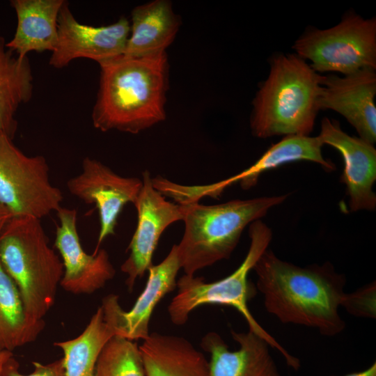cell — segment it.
<instances>
[{"instance_id": "cell-8", "label": "cell", "mask_w": 376, "mask_h": 376, "mask_svg": "<svg viewBox=\"0 0 376 376\" xmlns=\"http://www.w3.org/2000/svg\"><path fill=\"white\" fill-rule=\"evenodd\" d=\"M62 192L50 181L42 155L27 156L0 132V203L15 217L41 219L56 211Z\"/></svg>"}, {"instance_id": "cell-4", "label": "cell", "mask_w": 376, "mask_h": 376, "mask_svg": "<svg viewBox=\"0 0 376 376\" xmlns=\"http://www.w3.org/2000/svg\"><path fill=\"white\" fill-rule=\"evenodd\" d=\"M287 197L288 194L235 199L212 205L183 204L185 232L176 245L185 274L194 275L199 269L228 259L244 229Z\"/></svg>"}, {"instance_id": "cell-1", "label": "cell", "mask_w": 376, "mask_h": 376, "mask_svg": "<svg viewBox=\"0 0 376 376\" xmlns=\"http://www.w3.org/2000/svg\"><path fill=\"white\" fill-rule=\"evenodd\" d=\"M253 270L266 311L282 323L315 328L326 336L344 330L338 308L347 297L346 279L330 263L300 267L267 249Z\"/></svg>"}, {"instance_id": "cell-2", "label": "cell", "mask_w": 376, "mask_h": 376, "mask_svg": "<svg viewBox=\"0 0 376 376\" xmlns=\"http://www.w3.org/2000/svg\"><path fill=\"white\" fill-rule=\"evenodd\" d=\"M100 67L91 113L95 128L138 134L165 120L169 87L166 52L144 57L121 56Z\"/></svg>"}, {"instance_id": "cell-11", "label": "cell", "mask_w": 376, "mask_h": 376, "mask_svg": "<svg viewBox=\"0 0 376 376\" xmlns=\"http://www.w3.org/2000/svg\"><path fill=\"white\" fill-rule=\"evenodd\" d=\"M141 187V179L120 176L88 157L82 161V171L67 182L71 194L86 204H95L98 210L100 228L94 253L106 237L115 234L119 214L126 204L135 203Z\"/></svg>"}, {"instance_id": "cell-7", "label": "cell", "mask_w": 376, "mask_h": 376, "mask_svg": "<svg viewBox=\"0 0 376 376\" xmlns=\"http://www.w3.org/2000/svg\"><path fill=\"white\" fill-rule=\"evenodd\" d=\"M292 48L299 57L310 61L318 73L346 75L363 68L376 70V19L346 15L333 27L306 31Z\"/></svg>"}, {"instance_id": "cell-3", "label": "cell", "mask_w": 376, "mask_h": 376, "mask_svg": "<svg viewBox=\"0 0 376 376\" xmlns=\"http://www.w3.org/2000/svg\"><path fill=\"white\" fill-rule=\"evenodd\" d=\"M267 79L253 100L250 127L261 139L274 136H309L318 111L323 76L296 54L270 59Z\"/></svg>"}, {"instance_id": "cell-13", "label": "cell", "mask_w": 376, "mask_h": 376, "mask_svg": "<svg viewBox=\"0 0 376 376\" xmlns=\"http://www.w3.org/2000/svg\"><path fill=\"white\" fill-rule=\"evenodd\" d=\"M56 214L59 224L56 226L54 246L63 266L60 285L75 295L93 293L115 276L109 256L103 249L93 254L85 252L77 230V210L61 206Z\"/></svg>"}, {"instance_id": "cell-26", "label": "cell", "mask_w": 376, "mask_h": 376, "mask_svg": "<svg viewBox=\"0 0 376 376\" xmlns=\"http://www.w3.org/2000/svg\"><path fill=\"white\" fill-rule=\"evenodd\" d=\"M33 371L29 375H22L17 361L10 357L4 365L1 376H65L63 359L61 358L48 364L33 362Z\"/></svg>"}, {"instance_id": "cell-29", "label": "cell", "mask_w": 376, "mask_h": 376, "mask_svg": "<svg viewBox=\"0 0 376 376\" xmlns=\"http://www.w3.org/2000/svg\"><path fill=\"white\" fill-rule=\"evenodd\" d=\"M13 356V352L10 351H1L0 352V376L3 370V368L8 359Z\"/></svg>"}, {"instance_id": "cell-17", "label": "cell", "mask_w": 376, "mask_h": 376, "mask_svg": "<svg viewBox=\"0 0 376 376\" xmlns=\"http://www.w3.org/2000/svg\"><path fill=\"white\" fill-rule=\"evenodd\" d=\"M324 146L319 136L290 135L270 146L251 166L216 183L197 187L199 197L217 198L224 189L239 182L241 187L248 189L255 186L263 173L281 165L298 161H309L319 164L324 170L331 171L335 165L325 159L322 155Z\"/></svg>"}, {"instance_id": "cell-27", "label": "cell", "mask_w": 376, "mask_h": 376, "mask_svg": "<svg viewBox=\"0 0 376 376\" xmlns=\"http://www.w3.org/2000/svg\"><path fill=\"white\" fill-rule=\"evenodd\" d=\"M12 218L10 212L0 203V235L1 234L5 226Z\"/></svg>"}, {"instance_id": "cell-23", "label": "cell", "mask_w": 376, "mask_h": 376, "mask_svg": "<svg viewBox=\"0 0 376 376\" xmlns=\"http://www.w3.org/2000/svg\"><path fill=\"white\" fill-rule=\"evenodd\" d=\"M113 336L100 306L81 334L70 340L54 343L63 353L65 376H96L99 354Z\"/></svg>"}, {"instance_id": "cell-5", "label": "cell", "mask_w": 376, "mask_h": 376, "mask_svg": "<svg viewBox=\"0 0 376 376\" xmlns=\"http://www.w3.org/2000/svg\"><path fill=\"white\" fill-rule=\"evenodd\" d=\"M0 263L16 284L28 314L43 318L53 306L63 266L40 219L12 217L0 235Z\"/></svg>"}, {"instance_id": "cell-22", "label": "cell", "mask_w": 376, "mask_h": 376, "mask_svg": "<svg viewBox=\"0 0 376 376\" xmlns=\"http://www.w3.org/2000/svg\"><path fill=\"white\" fill-rule=\"evenodd\" d=\"M44 327V320L28 314L16 284L0 263V352L36 340Z\"/></svg>"}, {"instance_id": "cell-12", "label": "cell", "mask_w": 376, "mask_h": 376, "mask_svg": "<svg viewBox=\"0 0 376 376\" xmlns=\"http://www.w3.org/2000/svg\"><path fill=\"white\" fill-rule=\"evenodd\" d=\"M180 269L177 245L174 244L160 263L148 269L145 288L130 311L122 308L116 295L110 294L103 298L100 306L103 319L114 336L130 340H144L148 337L152 313L162 299L176 288Z\"/></svg>"}, {"instance_id": "cell-28", "label": "cell", "mask_w": 376, "mask_h": 376, "mask_svg": "<svg viewBox=\"0 0 376 376\" xmlns=\"http://www.w3.org/2000/svg\"><path fill=\"white\" fill-rule=\"evenodd\" d=\"M343 376H376V363L374 362L371 366L362 371L348 373Z\"/></svg>"}, {"instance_id": "cell-9", "label": "cell", "mask_w": 376, "mask_h": 376, "mask_svg": "<svg viewBox=\"0 0 376 376\" xmlns=\"http://www.w3.org/2000/svg\"><path fill=\"white\" fill-rule=\"evenodd\" d=\"M142 176V187L134 204L137 225L127 249L129 256L120 266L127 275L125 284L130 291L152 265V258L162 233L171 224L182 221L185 212V205L166 201L153 187L148 171H144Z\"/></svg>"}, {"instance_id": "cell-10", "label": "cell", "mask_w": 376, "mask_h": 376, "mask_svg": "<svg viewBox=\"0 0 376 376\" xmlns=\"http://www.w3.org/2000/svg\"><path fill=\"white\" fill-rule=\"evenodd\" d=\"M130 33V23L125 17L107 26L81 24L65 1L58 15L57 44L49 64L60 69L75 59L84 58L100 65L123 56Z\"/></svg>"}, {"instance_id": "cell-14", "label": "cell", "mask_w": 376, "mask_h": 376, "mask_svg": "<svg viewBox=\"0 0 376 376\" xmlns=\"http://www.w3.org/2000/svg\"><path fill=\"white\" fill-rule=\"evenodd\" d=\"M376 72L363 68L349 75L323 76L318 97L319 109L342 115L357 130L359 138L376 141Z\"/></svg>"}, {"instance_id": "cell-24", "label": "cell", "mask_w": 376, "mask_h": 376, "mask_svg": "<svg viewBox=\"0 0 376 376\" xmlns=\"http://www.w3.org/2000/svg\"><path fill=\"white\" fill-rule=\"evenodd\" d=\"M96 376H146L139 346L133 340L113 336L102 348Z\"/></svg>"}, {"instance_id": "cell-18", "label": "cell", "mask_w": 376, "mask_h": 376, "mask_svg": "<svg viewBox=\"0 0 376 376\" xmlns=\"http://www.w3.org/2000/svg\"><path fill=\"white\" fill-rule=\"evenodd\" d=\"M64 0H11L17 27L6 46L19 57L31 52H52L58 40V17Z\"/></svg>"}, {"instance_id": "cell-21", "label": "cell", "mask_w": 376, "mask_h": 376, "mask_svg": "<svg viewBox=\"0 0 376 376\" xmlns=\"http://www.w3.org/2000/svg\"><path fill=\"white\" fill-rule=\"evenodd\" d=\"M33 77L28 56L19 57L0 36V132L12 139L17 128L16 113L33 96Z\"/></svg>"}, {"instance_id": "cell-15", "label": "cell", "mask_w": 376, "mask_h": 376, "mask_svg": "<svg viewBox=\"0 0 376 376\" xmlns=\"http://www.w3.org/2000/svg\"><path fill=\"white\" fill-rule=\"evenodd\" d=\"M323 144L336 149L342 155L344 169L341 182L346 186L351 212L374 210L376 194V150L373 144L345 133L338 121L324 118L319 134Z\"/></svg>"}, {"instance_id": "cell-25", "label": "cell", "mask_w": 376, "mask_h": 376, "mask_svg": "<svg viewBox=\"0 0 376 376\" xmlns=\"http://www.w3.org/2000/svg\"><path fill=\"white\" fill-rule=\"evenodd\" d=\"M375 283L347 295L343 306L350 314L357 317L375 318Z\"/></svg>"}, {"instance_id": "cell-19", "label": "cell", "mask_w": 376, "mask_h": 376, "mask_svg": "<svg viewBox=\"0 0 376 376\" xmlns=\"http://www.w3.org/2000/svg\"><path fill=\"white\" fill-rule=\"evenodd\" d=\"M123 56L144 57L166 52L178 31L180 20L167 0H155L135 7Z\"/></svg>"}, {"instance_id": "cell-16", "label": "cell", "mask_w": 376, "mask_h": 376, "mask_svg": "<svg viewBox=\"0 0 376 376\" xmlns=\"http://www.w3.org/2000/svg\"><path fill=\"white\" fill-rule=\"evenodd\" d=\"M230 334L240 346L235 351L216 332H208L201 340L202 349L210 355V376H281L264 339L249 330L231 329Z\"/></svg>"}, {"instance_id": "cell-6", "label": "cell", "mask_w": 376, "mask_h": 376, "mask_svg": "<svg viewBox=\"0 0 376 376\" xmlns=\"http://www.w3.org/2000/svg\"><path fill=\"white\" fill-rule=\"evenodd\" d=\"M249 235L250 244L245 258L228 276L207 283L203 277L184 274L177 281V295L168 307L169 318L174 324L182 325L187 322L193 310L204 304L233 307L244 318L249 331L279 351L290 367L298 370L300 367L299 360L291 355L258 324L248 308V301L256 295V288L249 283L248 275L267 249L272 233L264 222L258 219L249 225Z\"/></svg>"}, {"instance_id": "cell-20", "label": "cell", "mask_w": 376, "mask_h": 376, "mask_svg": "<svg viewBox=\"0 0 376 376\" xmlns=\"http://www.w3.org/2000/svg\"><path fill=\"white\" fill-rule=\"evenodd\" d=\"M139 350L146 376H210L209 361L185 338L152 332Z\"/></svg>"}]
</instances>
